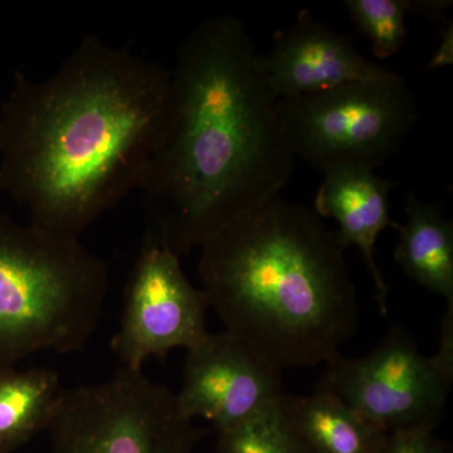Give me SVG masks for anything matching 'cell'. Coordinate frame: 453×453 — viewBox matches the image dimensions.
<instances>
[{"label": "cell", "mask_w": 453, "mask_h": 453, "mask_svg": "<svg viewBox=\"0 0 453 453\" xmlns=\"http://www.w3.org/2000/svg\"><path fill=\"white\" fill-rule=\"evenodd\" d=\"M282 395L246 421L220 432L219 453H310L291 426Z\"/></svg>", "instance_id": "cell-15"}, {"label": "cell", "mask_w": 453, "mask_h": 453, "mask_svg": "<svg viewBox=\"0 0 453 453\" xmlns=\"http://www.w3.org/2000/svg\"><path fill=\"white\" fill-rule=\"evenodd\" d=\"M47 432L50 453H195L204 434L179 412L175 393L127 368L64 389Z\"/></svg>", "instance_id": "cell-6"}, {"label": "cell", "mask_w": 453, "mask_h": 453, "mask_svg": "<svg viewBox=\"0 0 453 453\" xmlns=\"http://www.w3.org/2000/svg\"><path fill=\"white\" fill-rule=\"evenodd\" d=\"M345 250L312 208L277 193L203 244L198 275L226 332L277 371L310 368L359 327Z\"/></svg>", "instance_id": "cell-3"}, {"label": "cell", "mask_w": 453, "mask_h": 453, "mask_svg": "<svg viewBox=\"0 0 453 453\" xmlns=\"http://www.w3.org/2000/svg\"><path fill=\"white\" fill-rule=\"evenodd\" d=\"M64 388L47 368L0 372V453H13L47 431Z\"/></svg>", "instance_id": "cell-14"}, {"label": "cell", "mask_w": 453, "mask_h": 453, "mask_svg": "<svg viewBox=\"0 0 453 453\" xmlns=\"http://www.w3.org/2000/svg\"><path fill=\"white\" fill-rule=\"evenodd\" d=\"M319 387L384 434L399 429L434 431L445 416L451 380L423 356L416 340L395 326L368 356L335 354Z\"/></svg>", "instance_id": "cell-7"}, {"label": "cell", "mask_w": 453, "mask_h": 453, "mask_svg": "<svg viewBox=\"0 0 453 453\" xmlns=\"http://www.w3.org/2000/svg\"><path fill=\"white\" fill-rule=\"evenodd\" d=\"M432 362L437 366L449 380H453V305H447L445 314L441 319L440 344L437 353L431 357Z\"/></svg>", "instance_id": "cell-18"}, {"label": "cell", "mask_w": 453, "mask_h": 453, "mask_svg": "<svg viewBox=\"0 0 453 453\" xmlns=\"http://www.w3.org/2000/svg\"><path fill=\"white\" fill-rule=\"evenodd\" d=\"M169 73L168 111L140 192L145 238L181 257L281 193L295 157L242 20H203Z\"/></svg>", "instance_id": "cell-2"}, {"label": "cell", "mask_w": 453, "mask_h": 453, "mask_svg": "<svg viewBox=\"0 0 453 453\" xmlns=\"http://www.w3.org/2000/svg\"><path fill=\"white\" fill-rule=\"evenodd\" d=\"M262 73L279 100L318 94L393 71L366 59L344 33L321 22L308 9L290 28L276 33L267 55H259Z\"/></svg>", "instance_id": "cell-10"}, {"label": "cell", "mask_w": 453, "mask_h": 453, "mask_svg": "<svg viewBox=\"0 0 453 453\" xmlns=\"http://www.w3.org/2000/svg\"><path fill=\"white\" fill-rule=\"evenodd\" d=\"M378 453H451L426 428H410L393 431L384 436Z\"/></svg>", "instance_id": "cell-17"}, {"label": "cell", "mask_w": 453, "mask_h": 453, "mask_svg": "<svg viewBox=\"0 0 453 453\" xmlns=\"http://www.w3.org/2000/svg\"><path fill=\"white\" fill-rule=\"evenodd\" d=\"M281 372L231 333L208 334L188 350L178 411L217 432L235 427L282 395Z\"/></svg>", "instance_id": "cell-9"}, {"label": "cell", "mask_w": 453, "mask_h": 453, "mask_svg": "<svg viewBox=\"0 0 453 453\" xmlns=\"http://www.w3.org/2000/svg\"><path fill=\"white\" fill-rule=\"evenodd\" d=\"M404 223H395L398 244L396 264L426 290L453 305V223L437 203L423 201L413 192L405 199Z\"/></svg>", "instance_id": "cell-12"}, {"label": "cell", "mask_w": 453, "mask_h": 453, "mask_svg": "<svg viewBox=\"0 0 453 453\" xmlns=\"http://www.w3.org/2000/svg\"><path fill=\"white\" fill-rule=\"evenodd\" d=\"M207 296L188 280L180 257L144 237L125 288L113 354L122 368L142 371L151 357L195 348L207 338Z\"/></svg>", "instance_id": "cell-8"}, {"label": "cell", "mask_w": 453, "mask_h": 453, "mask_svg": "<svg viewBox=\"0 0 453 453\" xmlns=\"http://www.w3.org/2000/svg\"><path fill=\"white\" fill-rule=\"evenodd\" d=\"M282 402L310 453H378L387 434L319 386L310 395L283 393Z\"/></svg>", "instance_id": "cell-13"}, {"label": "cell", "mask_w": 453, "mask_h": 453, "mask_svg": "<svg viewBox=\"0 0 453 453\" xmlns=\"http://www.w3.org/2000/svg\"><path fill=\"white\" fill-rule=\"evenodd\" d=\"M324 180L314 199L321 219H333L345 249L360 250L374 285L375 300L381 314L388 312L390 288L375 261V243L384 229L395 226L390 216V192L395 181L375 174V170L342 166L324 173Z\"/></svg>", "instance_id": "cell-11"}, {"label": "cell", "mask_w": 453, "mask_h": 453, "mask_svg": "<svg viewBox=\"0 0 453 453\" xmlns=\"http://www.w3.org/2000/svg\"><path fill=\"white\" fill-rule=\"evenodd\" d=\"M344 4L378 59H388L403 49L408 37V0H347Z\"/></svg>", "instance_id": "cell-16"}, {"label": "cell", "mask_w": 453, "mask_h": 453, "mask_svg": "<svg viewBox=\"0 0 453 453\" xmlns=\"http://www.w3.org/2000/svg\"><path fill=\"white\" fill-rule=\"evenodd\" d=\"M410 14L427 18L434 22H449L447 12L452 7L451 0H408Z\"/></svg>", "instance_id": "cell-19"}, {"label": "cell", "mask_w": 453, "mask_h": 453, "mask_svg": "<svg viewBox=\"0 0 453 453\" xmlns=\"http://www.w3.org/2000/svg\"><path fill=\"white\" fill-rule=\"evenodd\" d=\"M109 288L105 262L0 211V372L40 353L81 350Z\"/></svg>", "instance_id": "cell-4"}, {"label": "cell", "mask_w": 453, "mask_h": 453, "mask_svg": "<svg viewBox=\"0 0 453 453\" xmlns=\"http://www.w3.org/2000/svg\"><path fill=\"white\" fill-rule=\"evenodd\" d=\"M169 68L96 35L43 80L17 73L0 110V192L61 240L140 190L162 134Z\"/></svg>", "instance_id": "cell-1"}, {"label": "cell", "mask_w": 453, "mask_h": 453, "mask_svg": "<svg viewBox=\"0 0 453 453\" xmlns=\"http://www.w3.org/2000/svg\"><path fill=\"white\" fill-rule=\"evenodd\" d=\"M453 64V25L452 22H447L442 35H441L440 43L436 52L432 56L428 62V70H440V68L449 67Z\"/></svg>", "instance_id": "cell-20"}, {"label": "cell", "mask_w": 453, "mask_h": 453, "mask_svg": "<svg viewBox=\"0 0 453 453\" xmlns=\"http://www.w3.org/2000/svg\"><path fill=\"white\" fill-rule=\"evenodd\" d=\"M279 115L294 157L323 173L342 166L380 168L419 120L416 98L395 73L279 100Z\"/></svg>", "instance_id": "cell-5"}]
</instances>
